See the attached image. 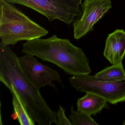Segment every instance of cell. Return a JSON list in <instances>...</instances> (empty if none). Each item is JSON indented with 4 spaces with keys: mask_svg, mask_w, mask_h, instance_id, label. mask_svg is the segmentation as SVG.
Listing matches in <instances>:
<instances>
[{
    "mask_svg": "<svg viewBox=\"0 0 125 125\" xmlns=\"http://www.w3.org/2000/svg\"><path fill=\"white\" fill-rule=\"evenodd\" d=\"M69 81L77 91L94 94L112 104L125 101V80L108 82L100 80L94 75L80 74L71 77Z\"/></svg>",
    "mask_w": 125,
    "mask_h": 125,
    "instance_id": "obj_5",
    "label": "cell"
},
{
    "mask_svg": "<svg viewBox=\"0 0 125 125\" xmlns=\"http://www.w3.org/2000/svg\"><path fill=\"white\" fill-rule=\"evenodd\" d=\"M94 76L100 80L118 82L125 80V71L121 62L104 69L96 73Z\"/></svg>",
    "mask_w": 125,
    "mask_h": 125,
    "instance_id": "obj_10",
    "label": "cell"
},
{
    "mask_svg": "<svg viewBox=\"0 0 125 125\" xmlns=\"http://www.w3.org/2000/svg\"><path fill=\"white\" fill-rule=\"evenodd\" d=\"M31 9L46 17L49 21L57 20L68 24L73 23L80 14L83 0H5Z\"/></svg>",
    "mask_w": 125,
    "mask_h": 125,
    "instance_id": "obj_4",
    "label": "cell"
},
{
    "mask_svg": "<svg viewBox=\"0 0 125 125\" xmlns=\"http://www.w3.org/2000/svg\"><path fill=\"white\" fill-rule=\"evenodd\" d=\"M21 52L52 63L72 76L89 74L91 72L83 50L69 39L60 38L56 35L26 41L22 45Z\"/></svg>",
    "mask_w": 125,
    "mask_h": 125,
    "instance_id": "obj_2",
    "label": "cell"
},
{
    "mask_svg": "<svg viewBox=\"0 0 125 125\" xmlns=\"http://www.w3.org/2000/svg\"><path fill=\"white\" fill-rule=\"evenodd\" d=\"M13 97L14 115L21 125H34L35 123L32 119L19 97L14 91H10Z\"/></svg>",
    "mask_w": 125,
    "mask_h": 125,
    "instance_id": "obj_11",
    "label": "cell"
},
{
    "mask_svg": "<svg viewBox=\"0 0 125 125\" xmlns=\"http://www.w3.org/2000/svg\"><path fill=\"white\" fill-rule=\"evenodd\" d=\"M104 55L112 65L122 62L125 55V31L124 30H115L109 34Z\"/></svg>",
    "mask_w": 125,
    "mask_h": 125,
    "instance_id": "obj_8",
    "label": "cell"
},
{
    "mask_svg": "<svg viewBox=\"0 0 125 125\" xmlns=\"http://www.w3.org/2000/svg\"><path fill=\"white\" fill-rule=\"evenodd\" d=\"M83 14L73 23L74 37L78 40L93 30L94 25L112 8L110 0H84Z\"/></svg>",
    "mask_w": 125,
    "mask_h": 125,
    "instance_id": "obj_7",
    "label": "cell"
},
{
    "mask_svg": "<svg viewBox=\"0 0 125 125\" xmlns=\"http://www.w3.org/2000/svg\"><path fill=\"white\" fill-rule=\"evenodd\" d=\"M122 124L123 125H125V120L124 121V122H123V124Z\"/></svg>",
    "mask_w": 125,
    "mask_h": 125,
    "instance_id": "obj_14",
    "label": "cell"
},
{
    "mask_svg": "<svg viewBox=\"0 0 125 125\" xmlns=\"http://www.w3.org/2000/svg\"><path fill=\"white\" fill-rule=\"evenodd\" d=\"M49 31L31 20L5 0H0V42L6 46L32 41L47 35Z\"/></svg>",
    "mask_w": 125,
    "mask_h": 125,
    "instance_id": "obj_3",
    "label": "cell"
},
{
    "mask_svg": "<svg viewBox=\"0 0 125 125\" xmlns=\"http://www.w3.org/2000/svg\"><path fill=\"white\" fill-rule=\"evenodd\" d=\"M35 56L25 54L18 57L20 67L33 84L40 90L42 87L51 86L55 88L53 82L62 83L60 74L56 70L39 62Z\"/></svg>",
    "mask_w": 125,
    "mask_h": 125,
    "instance_id": "obj_6",
    "label": "cell"
},
{
    "mask_svg": "<svg viewBox=\"0 0 125 125\" xmlns=\"http://www.w3.org/2000/svg\"><path fill=\"white\" fill-rule=\"evenodd\" d=\"M57 125H72L71 121L66 117L65 110L62 107L59 106L58 110L57 112Z\"/></svg>",
    "mask_w": 125,
    "mask_h": 125,
    "instance_id": "obj_13",
    "label": "cell"
},
{
    "mask_svg": "<svg viewBox=\"0 0 125 125\" xmlns=\"http://www.w3.org/2000/svg\"><path fill=\"white\" fill-rule=\"evenodd\" d=\"M69 118L72 125H97L98 124L91 115L79 111H76L72 106Z\"/></svg>",
    "mask_w": 125,
    "mask_h": 125,
    "instance_id": "obj_12",
    "label": "cell"
},
{
    "mask_svg": "<svg viewBox=\"0 0 125 125\" xmlns=\"http://www.w3.org/2000/svg\"><path fill=\"white\" fill-rule=\"evenodd\" d=\"M16 54L0 42V81L17 94L35 123L57 125V112L48 106L40 92L20 67Z\"/></svg>",
    "mask_w": 125,
    "mask_h": 125,
    "instance_id": "obj_1",
    "label": "cell"
},
{
    "mask_svg": "<svg viewBox=\"0 0 125 125\" xmlns=\"http://www.w3.org/2000/svg\"><path fill=\"white\" fill-rule=\"evenodd\" d=\"M107 101L104 98L91 93H86L77 100V110L89 115H96L106 106Z\"/></svg>",
    "mask_w": 125,
    "mask_h": 125,
    "instance_id": "obj_9",
    "label": "cell"
}]
</instances>
